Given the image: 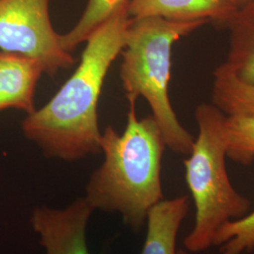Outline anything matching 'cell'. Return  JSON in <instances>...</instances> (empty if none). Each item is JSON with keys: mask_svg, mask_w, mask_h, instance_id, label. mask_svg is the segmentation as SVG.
Returning <instances> with one entry per match:
<instances>
[{"mask_svg": "<svg viewBox=\"0 0 254 254\" xmlns=\"http://www.w3.org/2000/svg\"><path fill=\"white\" fill-rule=\"evenodd\" d=\"M132 0H89L75 26L66 34L61 35L64 49L72 52L76 46L91 36L102 24L109 20L123 7L128 6Z\"/></svg>", "mask_w": 254, "mask_h": 254, "instance_id": "obj_12", "label": "cell"}, {"mask_svg": "<svg viewBox=\"0 0 254 254\" xmlns=\"http://www.w3.org/2000/svg\"><path fill=\"white\" fill-rule=\"evenodd\" d=\"M227 60L221 64L239 80L254 83V1L242 5L226 25Z\"/></svg>", "mask_w": 254, "mask_h": 254, "instance_id": "obj_10", "label": "cell"}, {"mask_svg": "<svg viewBox=\"0 0 254 254\" xmlns=\"http://www.w3.org/2000/svg\"><path fill=\"white\" fill-rule=\"evenodd\" d=\"M45 73L41 64L24 55L0 52V110L16 109L35 111L37 82Z\"/></svg>", "mask_w": 254, "mask_h": 254, "instance_id": "obj_8", "label": "cell"}, {"mask_svg": "<svg viewBox=\"0 0 254 254\" xmlns=\"http://www.w3.org/2000/svg\"><path fill=\"white\" fill-rule=\"evenodd\" d=\"M94 209L80 197L62 209L40 206L32 210L30 224L46 254H91L86 231Z\"/></svg>", "mask_w": 254, "mask_h": 254, "instance_id": "obj_6", "label": "cell"}, {"mask_svg": "<svg viewBox=\"0 0 254 254\" xmlns=\"http://www.w3.org/2000/svg\"><path fill=\"white\" fill-rule=\"evenodd\" d=\"M51 0H0V49L38 61L54 76L75 63L52 26Z\"/></svg>", "mask_w": 254, "mask_h": 254, "instance_id": "obj_5", "label": "cell"}, {"mask_svg": "<svg viewBox=\"0 0 254 254\" xmlns=\"http://www.w3.org/2000/svg\"><path fill=\"white\" fill-rule=\"evenodd\" d=\"M224 131L227 156L237 163H252L254 160V114L225 116Z\"/></svg>", "mask_w": 254, "mask_h": 254, "instance_id": "obj_13", "label": "cell"}, {"mask_svg": "<svg viewBox=\"0 0 254 254\" xmlns=\"http://www.w3.org/2000/svg\"><path fill=\"white\" fill-rule=\"evenodd\" d=\"M225 116L213 104H200L195 110L199 135L184 162L196 208L194 227L184 240L191 253L211 248L219 228L244 217L251 209L250 200L235 190L228 176Z\"/></svg>", "mask_w": 254, "mask_h": 254, "instance_id": "obj_4", "label": "cell"}, {"mask_svg": "<svg viewBox=\"0 0 254 254\" xmlns=\"http://www.w3.org/2000/svg\"><path fill=\"white\" fill-rule=\"evenodd\" d=\"M207 24L205 21L173 22L161 17L131 19L121 54V79L129 103L138 96L149 103L166 146L189 154L194 138L173 110L169 97L173 46L180 38Z\"/></svg>", "mask_w": 254, "mask_h": 254, "instance_id": "obj_3", "label": "cell"}, {"mask_svg": "<svg viewBox=\"0 0 254 254\" xmlns=\"http://www.w3.org/2000/svg\"><path fill=\"white\" fill-rule=\"evenodd\" d=\"M238 2H239V4L242 6V5H244V4H247V3H250V2H253L254 0H237Z\"/></svg>", "mask_w": 254, "mask_h": 254, "instance_id": "obj_15", "label": "cell"}, {"mask_svg": "<svg viewBox=\"0 0 254 254\" xmlns=\"http://www.w3.org/2000/svg\"><path fill=\"white\" fill-rule=\"evenodd\" d=\"M213 246L220 254H243L254 249V211L238 219L227 221L218 229Z\"/></svg>", "mask_w": 254, "mask_h": 254, "instance_id": "obj_14", "label": "cell"}, {"mask_svg": "<svg viewBox=\"0 0 254 254\" xmlns=\"http://www.w3.org/2000/svg\"><path fill=\"white\" fill-rule=\"evenodd\" d=\"M212 101L226 116L254 115V83L239 80L220 64L214 72Z\"/></svg>", "mask_w": 254, "mask_h": 254, "instance_id": "obj_11", "label": "cell"}, {"mask_svg": "<svg viewBox=\"0 0 254 254\" xmlns=\"http://www.w3.org/2000/svg\"><path fill=\"white\" fill-rule=\"evenodd\" d=\"M130 20L126 6L93 31L73 75L24 120L25 136L46 156L75 161L101 153L97 105L109 68L126 46Z\"/></svg>", "mask_w": 254, "mask_h": 254, "instance_id": "obj_1", "label": "cell"}, {"mask_svg": "<svg viewBox=\"0 0 254 254\" xmlns=\"http://www.w3.org/2000/svg\"><path fill=\"white\" fill-rule=\"evenodd\" d=\"M189 210L188 196L160 200L155 204L146 220L147 234L141 254H187L176 249V239Z\"/></svg>", "mask_w": 254, "mask_h": 254, "instance_id": "obj_9", "label": "cell"}, {"mask_svg": "<svg viewBox=\"0 0 254 254\" xmlns=\"http://www.w3.org/2000/svg\"><path fill=\"white\" fill-rule=\"evenodd\" d=\"M241 7L237 0H132L131 19L161 17L173 22L205 21L226 26Z\"/></svg>", "mask_w": 254, "mask_h": 254, "instance_id": "obj_7", "label": "cell"}, {"mask_svg": "<svg viewBox=\"0 0 254 254\" xmlns=\"http://www.w3.org/2000/svg\"><path fill=\"white\" fill-rule=\"evenodd\" d=\"M122 135L108 127L101 136L105 160L91 174L85 199L94 210L119 213L134 232L146 224L150 210L163 200L161 161L166 143L153 116L136 118L129 103Z\"/></svg>", "mask_w": 254, "mask_h": 254, "instance_id": "obj_2", "label": "cell"}]
</instances>
